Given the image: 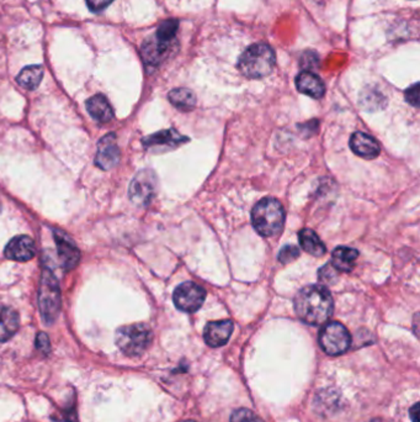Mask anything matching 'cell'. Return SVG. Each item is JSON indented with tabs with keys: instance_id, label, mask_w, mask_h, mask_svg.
I'll return each mask as SVG.
<instances>
[{
	"instance_id": "cell-1",
	"label": "cell",
	"mask_w": 420,
	"mask_h": 422,
	"mask_svg": "<svg viewBox=\"0 0 420 422\" xmlns=\"http://www.w3.org/2000/svg\"><path fill=\"white\" fill-rule=\"evenodd\" d=\"M295 309L301 320L318 326L332 316L334 302L330 292L323 285H310L302 289L295 299Z\"/></svg>"
},
{
	"instance_id": "cell-2",
	"label": "cell",
	"mask_w": 420,
	"mask_h": 422,
	"mask_svg": "<svg viewBox=\"0 0 420 422\" xmlns=\"http://www.w3.org/2000/svg\"><path fill=\"white\" fill-rule=\"evenodd\" d=\"M276 62L275 51L266 43L248 47L238 60L240 73L247 78H264L273 72Z\"/></svg>"
},
{
	"instance_id": "cell-3",
	"label": "cell",
	"mask_w": 420,
	"mask_h": 422,
	"mask_svg": "<svg viewBox=\"0 0 420 422\" xmlns=\"http://www.w3.org/2000/svg\"><path fill=\"white\" fill-rule=\"evenodd\" d=\"M255 230L264 237H271L281 231L285 223V211L281 203L274 198H264L252 211Z\"/></svg>"
},
{
	"instance_id": "cell-4",
	"label": "cell",
	"mask_w": 420,
	"mask_h": 422,
	"mask_svg": "<svg viewBox=\"0 0 420 422\" xmlns=\"http://www.w3.org/2000/svg\"><path fill=\"white\" fill-rule=\"evenodd\" d=\"M38 307L42 319L47 325L53 324L60 315V285L55 274L45 269L42 272L38 288Z\"/></svg>"
},
{
	"instance_id": "cell-5",
	"label": "cell",
	"mask_w": 420,
	"mask_h": 422,
	"mask_svg": "<svg viewBox=\"0 0 420 422\" xmlns=\"http://www.w3.org/2000/svg\"><path fill=\"white\" fill-rule=\"evenodd\" d=\"M153 334L151 329L144 324L122 326L116 332L115 341L121 352L129 357L141 356L152 344Z\"/></svg>"
},
{
	"instance_id": "cell-6",
	"label": "cell",
	"mask_w": 420,
	"mask_h": 422,
	"mask_svg": "<svg viewBox=\"0 0 420 422\" xmlns=\"http://www.w3.org/2000/svg\"><path fill=\"white\" fill-rule=\"evenodd\" d=\"M319 344L329 356H339L350 347L351 336L340 322H329L319 334Z\"/></svg>"
},
{
	"instance_id": "cell-7",
	"label": "cell",
	"mask_w": 420,
	"mask_h": 422,
	"mask_svg": "<svg viewBox=\"0 0 420 422\" xmlns=\"http://www.w3.org/2000/svg\"><path fill=\"white\" fill-rule=\"evenodd\" d=\"M158 179L151 169H144L134 176L129 184V199L139 206H146L157 194Z\"/></svg>"
},
{
	"instance_id": "cell-8",
	"label": "cell",
	"mask_w": 420,
	"mask_h": 422,
	"mask_svg": "<svg viewBox=\"0 0 420 422\" xmlns=\"http://www.w3.org/2000/svg\"><path fill=\"white\" fill-rule=\"evenodd\" d=\"M174 304L179 310L185 312H195L203 307L206 299V290L193 282L183 283L174 290Z\"/></svg>"
},
{
	"instance_id": "cell-9",
	"label": "cell",
	"mask_w": 420,
	"mask_h": 422,
	"mask_svg": "<svg viewBox=\"0 0 420 422\" xmlns=\"http://www.w3.org/2000/svg\"><path fill=\"white\" fill-rule=\"evenodd\" d=\"M120 149L116 142L115 134H107L99 141L95 162L102 169L109 171L115 167L120 161Z\"/></svg>"
},
{
	"instance_id": "cell-10",
	"label": "cell",
	"mask_w": 420,
	"mask_h": 422,
	"mask_svg": "<svg viewBox=\"0 0 420 422\" xmlns=\"http://www.w3.org/2000/svg\"><path fill=\"white\" fill-rule=\"evenodd\" d=\"M53 236H55V245H57L58 257H60L63 268L67 270L73 269L75 265H78L79 260H80V252H79L78 247L75 246L73 240L65 232L55 230Z\"/></svg>"
},
{
	"instance_id": "cell-11",
	"label": "cell",
	"mask_w": 420,
	"mask_h": 422,
	"mask_svg": "<svg viewBox=\"0 0 420 422\" xmlns=\"http://www.w3.org/2000/svg\"><path fill=\"white\" fill-rule=\"evenodd\" d=\"M174 43L176 41H159L158 38H156V36L148 38L147 41L144 42L142 48H141L142 58L148 65H161L163 60L168 58L174 50Z\"/></svg>"
},
{
	"instance_id": "cell-12",
	"label": "cell",
	"mask_w": 420,
	"mask_h": 422,
	"mask_svg": "<svg viewBox=\"0 0 420 422\" xmlns=\"http://www.w3.org/2000/svg\"><path fill=\"white\" fill-rule=\"evenodd\" d=\"M233 322L231 320L213 321L208 322L205 331H203V339L206 344L211 347H221L228 342L233 332Z\"/></svg>"
},
{
	"instance_id": "cell-13",
	"label": "cell",
	"mask_w": 420,
	"mask_h": 422,
	"mask_svg": "<svg viewBox=\"0 0 420 422\" xmlns=\"http://www.w3.org/2000/svg\"><path fill=\"white\" fill-rule=\"evenodd\" d=\"M35 243L31 237L20 235L10 240L5 247V255L11 260L26 262L35 255Z\"/></svg>"
},
{
	"instance_id": "cell-14",
	"label": "cell",
	"mask_w": 420,
	"mask_h": 422,
	"mask_svg": "<svg viewBox=\"0 0 420 422\" xmlns=\"http://www.w3.org/2000/svg\"><path fill=\"white\" fill-rule=\"evenodd\" d=\"M350 149L354 154L365 159H374L381 152L377 141L364 132H355L351 136Z\"/></svg>"
},
{
	"instance_id": "cell-15",
	"label": "cell",
	"mask_w": 420,
	"mask_h": 422,
	"mask_svg": "<svg viewBox=\"0 0 420 422\" xmlns=\"http://www.w3.org/2000/svg\"><path fill=\"white\" fill-rule=\"evenodd\" d=\"M186 141L188 137L178 134V131L164 130L144 137V144L146 147H162L164 149H176L179 144H185Z\"/></svg>"
},
{
	"instance_id": "cell-16",
	"label": "cell",
	"mask_w": 420,
	"mask_h": 422,
	"mask_svg": "<svg viewBox=\"0 0 420 422\" xmlns=\"http://www.w3.org/2000/svg\"><path fill=\"white\" fill-rule=\"evenodd\" d=\"M296 87L300 93L306 94L314 99H319V97H323L325 93L323 80L312 72H302L297 75Z\"/></svg>"
},
{
	"instance_id": "cell-17",
	"label": "cell",
	"mask_w": 420,
	"mask_h": 422,
	"mask_svg": "<svg viewBox=\"0 0 420 422\" xmlns=\"http://www.w3.org/2000/svg\"><path fill=\"white\" fill-rule=\"evenodd\" d=\"M20 326L18 314L14 309L0 304V342L11 339Z\"/></svg>"
},
{
	"instance_id": "cell-18",
	"label": "cell",
	"mask_w": 420,
	"mask_h": 422,
	"mask_svg": "<svg viewBox=\"0 0 420 422\" xmlns=\"http://www.w3.org/2000/svg\"><path fill=\"white\" fill-rule=\"evenodd\" d=\"M87 110L92 119L99 122H109L114 117L110 102L102 94H97L87 100Z\"/></svg>"
},
{
	"instance_id": "cell-19",
	"label": "cell",
	"mask_w": 420,
	"mask_h": 422,
	"mask_svg": "<svg viewBox=\"0 0 420 422\" xmlns=\"http://www.w3.org/2000/svg\"><path fill=\"white\" fill-rule=\"evenodd\" d=\"M359 257V252L350 247H337L332 255L330 265L340 272H350L355 267V262Z\"/></svg>"
},
{
	"instance_id": "cell-20",
	"label": "cell",
	"mask_w": 420,
	"mask_h": 422,
	"mask_svg": "<svg viewBox=\"0 0 420 422\" xmlns=\"http://www.w3.org/2000/svg\"><path fill=\"white\" fill-rule=\"evenodd\" d=\"M298 238H300L301 246L307 253H310L314 257H322L325 255L327 248L313 230H311V228L301 230Z\"/></svg>"
},
{
	"instance_id": "cell-21",
	"label": "cell",
	"mask_w": 420,
	"mask_h": 422,
	"mask_svg": "<svg viewBox=\"0 0 420 422\" xmlns=\"http://www.w3.org/2000/svg\"><path fill=\"white\" fill-rule=\"evenodd\" d=\"M43 78V67L42 65H28L18 73L16 82L18 85L28 90L36 89Z\"/></svg>"
},
{
	"instance_id": "cell-22",
	"label": "cell",
	"mask_w": 420,
	"mask_h": 422,
	"mask_svg": "<svg viewBox=\"0 0 420 422\" xmlns=\"http://www.w3.org/2000/svg\"><path fill=\"white\" fill-rule=\"evenodd\" d=\"M169 100L174 107L183 112H190L196 105L195 94L186 88L173 89L169 93Z\"/></svg>"
},
{
	"instance_id": "cell-23",
	"label": "cell",
	"mask_w": 420,
	"mask_h": 422,
	"mask_svg": "<svg viewBox=\"0 0 420 422\" xmlns=\"http://www.w3.org/2000/svg\"><path fill=\"white\" fill-rule=\"evenodd\" d=\"M178 28H179V21L178 20H166L164 23H161V26L158 28L156 38L163 42L174 41Z\"/></svg>"
},
{
	"instance_id": "cell-24",
	"label": "cell",
	"mask_w": 420,
	"mask_h": 422,
	"mask_svg": "<svg viewBox=\"0 0 420 422\" xmlns=\"http://www.w3.org/2000/svg\"><path fill=\"white\" fill-rule=\"evenodd\" d=\"M231 422H265L249 408H238L232 413Z\"/></svg>"
},
{
	"instance_id": "cell-25",
	"label": "cell",
	"mask_w": 420,
	"mask_h": 422,
	"mask_svg": "<svg viewBox=\"0 0 420 422\" xmlns=\"http://www.w3.org/2000/svg\"><path fill=\"white\" fill-rule=\"evenodd\" d=\"M318 278L321 283L324 285H332L335 284L338 279V270L330 263L325 265L319 269Z\"/></svg>"
},
{
	"instance_id": "cell-26",
	"label": "cell",
	"mask_w": 420,
	"mask_h": 422,
	"mask_svg": "<svg viewBox=\"0 0 420 422\" xmlns=\"http://www.w3.org/2000/svg\"><path fill=\"white\" fill-rule=\"evenodd\" d=\"M300 257V250L294 245H286L285 247H282L280 253H279V260L287 265V263H291L292 260H297Z\"/></svg>"
},
{
	"instance_id": "cell-27",
	"label": "cell",
	"mask_w": 420,
	"mask_h": 422,
	"mask_svg": "<svg viewBox=\"0 0 420 422\" xmlns=\"http://www.w3.org/2000/svg\"><path fill=\"white\" fill-rule=\"evenodd\" d=\"M406 99L413 107H419V84H413L411 88L406 89Z\"/></svg>"
},
{
	"instance_id": "cell-28",
	"label": "cell",
	"mask_w": 420,
	"mask_h": 422,
	"mask_svg": "<svg viewBox=\"0 0 420 422\" xmlns=\"http://www.w3.org/2000/svg\"><path fill=\"white\" fill-rule=\"evenodd\" d=\"M112 1L114 0H87V5L92 13H100L102 10L107 9Z\"/></svg>"
},
{
	"instance_id": "cell-29",
	"label": "cell",
	"mask_w": 420,
	"mask_h": 422,
	"mask_svg": "<svg viewBox=\"0 0 420 422\" xmlns=\"http://www.w3.org/2000/svg\"><path fill=\"white\" fill-rule=\"evenodd\" d=\"M36 347L43 353H48L51 351L50 339H48V336L46 334L41 332V334H37Z\"/></svg>"
},
{
	"instance_id": "cell-30",
	"label": "cell",
	"mask_w": 420,
	"mask_h": 422,
	"mask_svg": "<svg viewBox=\"0 0 420 422\" xmlns=\"http://www.w3.org/2000/svg\"><path fill=\"white\" fill-rule=\"evenodd\" d=\"M418 411H419V403H416L411 408V418L413 422H419V420H418V413H419Z\"/></svg>"
},
{
	"instance_id": "cell-31",
	"label": "cell",
	"mask_w": 420,
	"mask_h": 422,
	"mask_svg": "<svg viewBox=\"0 0 420 422\" xmlns=\"http://www.w3.org/2000/svg\"><path fill=\"white\" fill-rule=\"evenodd\" d=\"M181 422H198V421H193V420H185V421H181Z\"/></svg>"
}]
</instances>
